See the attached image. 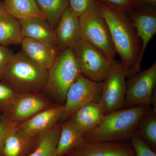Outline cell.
<instances>
[{
	"label": "cell",
	"instance_id": "cell-27",
	"mask_svg": "<svg viewBox=\"0 0 156 156\" xmlns=\"http://www.w3.org/2000/svg\"><path fill=\"white\" fill-rule=\"evenodd\" d=\"M130 140L136 156H156L154 151L136 132L131 136Z\"/></svg>",
	"mask_w": 156,
	"mask_h": 156
},
{
	"label": "cell",
	"instance_id": "cell-1",
	"mask_svg": "<svg viewBox=\"0 0 156 156\" xmlns=\"http://www.w3.org/2000/svg\"><path fill=\"white\" fill-rule=\"evenodd\" d=\"M108 25L116 53L125 66L129 78L138 73L136 66L140 53L139 39L128 15L113 7L96 1Z\"/></svg>",
	"mask_w": 156,
	"mask_h": 156
},
{
	"label": "cell",
	"instance_id": "cell-5",
	"mask_svg": "<svg viewBox=\"0 0 156 156\" xmlns=\"http://www.w3.org/2000/svg\"><path fill=\"white\" fill-rule=\"evenodd\" d=\"M81 39L100 50L111 61L115 62L116 52L106 20L96 2L79 17Z\"/></svg>",
	"mask_w": 156,
	"mask_h": 156
},
{
	"label": "cell",
	"instance_id": "cell-19",
	"mask_svg": "<svg viewBox=\"0 0 156 156\" xmlns=\"http://www.w3.org/2000/svg\"><path fill=\"white\" fill-rule=\"evenodd\" d=\"M86 134L71 119L66 120L60 126L57 144V156H64L84 140Z\"/></svg>",
	"mask_w": 156,
	"mask_h": 156
},
{
	"label": "cell",
	"instance_id": "cell-18",
	"mask_svg": "<svg viewBox=\"0 0 156 156\" xmlns=\"http://www.w3.org/2000/svg\"><path fill=\"white\" fill-rule=\"evenodd\" d=\"M105 115L98 102L94 101L79 109L70 119L87 134L97 127Z\"/></svg>",
	"mask_w": 156,
	"mask_h": 156
},
{
	"label": "cell",
	"instance_id": "cell-24",
	"mask_svg": "<svg viewBox=\"0 0 156 156\" xmlns=\"http://www.w3.org/2000/svg\"><path fill=\"white\" fill-rule=\"evenodd\" d=\"M46 20L54 30L58 20L69 7V0H35Z\"/></svg>",
	"mask_w": 156,
	"mask_h": 156
},
{
	"label": "cell",
	"instance_id": "cell-25",
	"mask_svg": "<svg viewBox=\"0 0 156 156\" xmlns=\"http://www.w3.org/2000/svg\"><path fill=\"white\" fill-rule=\"evenodd\" d=\"M18 93L9 84L0 80V114L9 107Z\"/></svg>",
	"mask_w": 156,
	"mask_h": 156
},
{
	"label": "cell",
	"instance_id": "cell-20",
	"mask_svg": "<svg viewBox=\"0 0 156 156\" xmlns=\"http://www.w3.org/2000/svg\"><path fill=\"white\" fill-rule=\"evenodd\" d=\"M2 3L5 11L18 21L32 18L46 20L35 0H3Z\"/></svg>",
	"mask_w": 156,
	"mask_h": 156
},
{
	"label": "cell",
	"instance_id": "cell-28",
	"mask_svg": "<svg viewBox=\"0 0 156 156\" xmlns=\"http://www.w3.org/2000/svg\"><path fill=\"white\" fill-rule=\"evenodd\" d=\"M127 14L141 6L138 0H97Z\"/></svg>",
	"mask_w": 156,
	"mask_h": 156
},
{
	"label": "cell",
	"instance_id": "cell-14",
	"mask_svg": "<svg viewBox=\"0 0 156 156\" xmlns=\"http://www.w3.org/2000/svg\"><path fill=\"white\" fill-rule=\"evenodd\" d=\"M54 31L60 50L73 49L81 39L79 17L69 7L58 20Z\"/></svg>",
	"mask_w": 156,
	"mask_h": 156
},
{
	"label": "cell",
	"instance_id": "cell-7",
	"mask_svg": "<svg viewBox=\"0 0 156 156\" xmlns=\"http://www.w3.org/2000/svg\"><path fill=\"white\" fill-rule=\"evenodd\" d=\"M156 62L140 71L126 82L124 108L134 106L156 108Z\"/></svg>",
	"mask_w": 156,
	"mask_h": 156
},
{
	"label": "cell",
	"instance_id": "cell-22",
	"mask_svg": "<svg viewBox=\"0 0 156 156\" xmlns=\"http://www.w3.org/2000/svg\"><path fill=\"white\" fill-rule=\"evenodd\" d=\"M61 125H57L37 136L34 148L28 156H57Z\"/></svg>",
	"mask_w": 156,
	"mask_h": 156
},
{
	"label": "cell",
	"instance_id": "cell-15",
	"mask_svg": "<svg viewBox=\"0 0 156 156\" xmlns=\"http://www.w3.org/2000/svg\"><path fill=\"white\" fill-rule=\"evenodd\" d=\"M22 51L31 59L48 70L55 61L60 50L46 42L27 38L23 39Z\"/></svg>",
	"mask_w": 156,
	"mask_h": 156
},
{
	"label": "cell",
	"instance_id": "cell-9",
	"mask_svg": "<svg viewBox=\"0 0 156 156\" xmlns=\"http://www.w3.org/2000/svg\"><path fill=\"white\" fill-rule=\"evenodd\" d=\"M127 74L122 63H117L103 82L102 90L97 102L107 115L124 108L126 92Z\"/></svg>",
	"mask_w": 156,
	"mask_h": 156
},
{
	"label": "cell",
	"instance_id": "cell-23",
	"mask_svg": "<svg viewBox=\"0 0 156 156\" xmlns=\"http://www.w3.org/2000/svg\"><path fill=\"white\" fill-rule=\"evenodd\" d=\"M138 134L154 151H156V108H149L136 129Z\"/></svg>",
	"mask_w": 156,
	"mask_h": 156
},
{
	"label": "cell",
	"instance_id": "cell-16",
	"mask_svg": "<svg viewBox=\"0 0 156 156\" xmlns=\"http://www.w3.org/2000/svg\"><path fill=\"white\" fill-rule=\"evenodd\" d=\"M20 22L23 39L27 38L38 40L58 48L54 30L46 20L32 18Z\"/></svg>",
	"mask_w": 156,
	"mask_h": 156
},
{
	"label": "cell",
	"instance_id": "cell-29",
	"mask_svg": "<svg viewBox=\"0 0 156 156\" xmlns=\"http://www.w3.org/2000/svg\"><path fill=\"white\" fill-rule=\"evenodd\" d=\"M97 0H69V8L78 17H80Z\"/></svg>",
	"mask_w": 156,
	"mask_h": 156
},
{
	"label": "cell",
	"instance_id": "cell-30",
	"mask_svg": "<svg viewBox=\"0 0 156 156\" xmlns=\"http://www.w3.org/2000/svg\"><path fill=\"white\" fill-rule=\"evenodd\" d=\"M14 54L8 47L0 46V80H2L6 67Z\"/></svg>",
	"mask_w": 156,
	"mask_h": 156
},
{
	"label": "cell",
	"instance_id": "cell-21",
	"mask_svg": "<svg viewBox=\"0 0 156 156\" xmlns=\"http://www.w3.org/2000/svg\"><path fill=\"white\" fill-rule=\"evenodd\" d=\"M37 138L28 136L17 128L6 140L3 156L25 155L35 145Z\"/></svg>",
	"mask_w": 156,
	"mask_h": 156
},
{
	"label": "cell",
	"instance_id": "cell-31",
	"mask_svg": "<svg viewBox=\"0 0 156 156\" xmlns=\"http://www.w3.org/2000/svg\"><path fill=\"white\" fill-rule=\"evenodd\" d=\"M141 6L145 5H151L156 6V0H138Z\"/></svg>",
	"mask_w": 156,
	"mask_h": 156
},
{
	"label": "cell",
	"instance_id": "cell-8",
	"mask_svg": "<svg viewBox=\"0 0 156 156\" xmlns=\"http://www.w3.org/2000/svg\"><path fill=\"white\" fill-rule=\"evenodd\" d=\"M102 85L103 82H94L81 74L68 90L60 120L69 119L82 107L92 102H97Z\"/></svg>",
	"mask_w": 156,
	"mask_h": 156
},
{
	"label": "cell",
	"instance_id": "cell-26",
	"mask_svg": "<svg viewBox=\"0 0 156 156\" xmlns=\"http://www.w3.org/2000/svg\"><path fill=\"white\" fill-rule=\"evenodd\" d=\"M18 124L12 122L8 118L0 115V156H3L4 146L6 140L10 134L17 129Z\"/></svg>",
	"mask_w": 156,
	"mask_h": 156
},
{
	"label": "cell",
	"instance_id": "cell-2",
	"mask_svg": "<svg viewBox=\"0 0 156 156\" xmlns=\"http://www.w3.org/2000/svg\"><path fill=\"white\" fill-rule=\"evenodd\" d=\"M145 106L122 108L105 115L100 123L87 133L84 140L121 141L130 139L149 109Z\"/></svg>",
	"mask_w": 156,
	"mask_h": 156
},
{
	"label": "cell",
	"instance_id": "cell-6",
	"mask_svg": "<svg viewBox=\"0 0 156 156\" xmlns=\"http://www.w3.org/2000/svg\"><path fill=\"white\" fill-rule=\"evenodd\" d=\"M73 49L81 74L94 82L102 83L105 80L117 63L82 39Z\"/></svg>",
	"mask_w": 156,
	"mask_h": 156
},
{
	"label": "cell",
	"instance_id": "cell-10",
	"mask_svg": "<svg viewBox=\"0 0 156 156\" xmlns=\"http://www.w3.org/2000/svg\"><path fill=\"white\" fill-rule=\"evenodd\" d=\"M52 105L40 93L19 92L12 103L1 114L18 125Z\"/></svg>",
	"mask_w": 156,
	"mask_h": 156
},
{
	"label": "cell",
	"instance_id": "cell-17",
	"mask_svg": "<svg viewBox=\"0 0 156 156\" xmlns=\"http://www.w3.org/2000/svg\"><path fill=\"white\" fill-rule=\"evenodd\" d=\"M23 38L20 22L12 17L0 2V46L8 47L21 44Z\"/></svg>",
	"mask_w": 156,
	"mask_h": 156
},
{
	"label": "cell",
	"instance_id": "cell-12",
	"mask_svg": "<svg viewBox=\"0 0 156 156\" xmlns=\"http://www.w3.org/2000/svg\"><path fill=\"white\" fill-rule=\"evenodd\" d=\"M64 156H136L130 143L83 140Z\"/></svg>",
	"mask_w": 156,
	"mask_h": 156
},
{
	"label": "cell",
	"instance_id": "cell-13",
	"mask_svg": "<svg viewBox=\"0 0 156 156\" xmlns=\"http://www.w3.org/2000/svg\"><path fill=\"white\" fill-rule=\"evenodd\" d=\"M63 111V105H52L19 124L17 128L28 136L37 137L57 125Z\"/></svg>",
	"mask_w": 156,
	"mask_h": 156
},
{
	"label": "cell",
	"instance_id": "cell-4",
	"mask_svg": "<svg viewBox=\"0 0 156 156\" xmlns=\"http://www.w3.org/2000/svg\"><path fill=\"white\" fill-rule=\"evenodd\" d=\"M81 74L73 49L60 50L48 69V80L43 91L58 103L64 104L68 90Z\"/></svg>",
	"mask_w": 156,
	"mask_h": 156
},
{
	"label": "cell",
	"instance_id": "cell-3",
	"mask_svg": "<svg viewBox=\"0 0 156 156\" xmlns=\"http://www.w3.org/2000/svg\"><path fill=\"white\" fill-rule=\"evenodd\" d=\"M48 73V69L21 51L11 57L2 80L19 93H40L44 89Z\"/></svg>",
	"mask_w": 156,
	"mask_h": 156
},
{
	"label": "cell",
	"instance_id": "cell-11",
	"mask_svg": "<svg viewBox=\"0 0 156 156\" xmlns=\"http://www.w3.org/2000/svg\"><path fill=\"white\" fill-rule=\"evenodd\" d=\"M151 5H145L127 13L141 41L140 53L136 68L140 71V65L144 54L149 43L156 33V12Z\"/></svg>",
	"mask_w": 156,
	"mask_h": 156
}]
</instances>
